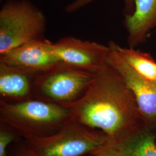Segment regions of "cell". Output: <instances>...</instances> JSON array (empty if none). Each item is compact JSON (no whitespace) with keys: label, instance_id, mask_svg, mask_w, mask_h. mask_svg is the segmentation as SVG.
<instances>
[{"label":"cell","instance_id":"obj_9","mask_svg":"<svg viewBox=\"0 0 156 156\" xmlns=\"http://www.w3.org/2000/svg\"><path fill=\"white\" fill-rule=\"evenodd\" d=\"M38 73L0 62L1 100L16 102L33 98L34 82Z\"/></svg>","mask_w":156,"mask_h":156},{"label":"cell","instance_id":"obj_2","mask_svg":"<svg viewBox=\"0 0 156 156\" xmlns=\"http://www.w3.org/2000/svg\"><path fill=\"white\" fill-rule=\"evenodd\" d=\"M71 118V108L54 102L31 98L0 100V122L24 140L43 138L55 133Z\"/></svg>","mask_w":156,"mask_h":156},{"label":"cell","instance_id":"obj_7","mask_svg":"<svg viewBox=\"0 0 156 156\" xmlns=\"http://www.w3.org/2000/svg\"><path fill=\"white\" fill-rule=\"evenodd\" d=\"M106 62L123 78L133 93L138 110L148 118L156 117V83L142 76L117 53L111 42Z\"/></svg>","mask_w":156,"mask_h":156},{"label":"cell","instance_id":"obj_5","mask_svg":"<svg viewBox=\"0 0 156 156\" xmlns=\"http://www.w3.org/2000/svg\"><path fill=\"white\" fill-rule=\"evenodd\" d=\"M95 72L59 62L37 73L33 98L70 106L86 93Z\"/></svg>","mask_w":156,"mask_h":156},{"label":"cell","instance_id":"obj_1","mask_svg":"<svg viewBox=\"0 0 156 156\" xmlns=\"http://www.w3.org/2000/svg\"><path fill=\"white\" fill-rule=\"evenodd\" d=\"M71 119L103 132L111 142L125 135L139 111L133 93L108 64L95 72L83 96L70 106Z\"/></svg>","mask_w":156,"mask_h":156},{"label":"cell","instance_id":"obj_8","mask_svg":"<svg viewBox=\"0 0 156 156\" xmlns=\"http://www.w3.org/2000/svg\"><path fill=\"white\" fill-rule=\"evenodd\" d=\"M53 43L45 39L20 45L0 55V62L26 71L41 72L59 62Z\"/></svg>","mask_w":156,"mask_h":156},{"label":"cell","instance_id":"obj_12","mask_svg":"<svg viewBox=\"0 0 156 156\" xmlns=\"http://www.w3.org/2000/svg\"><path fill=\"white\" fill-rule=\"evenodd\" d=\"M111 144L124 156H156L154 138L149 134L123 136Z\"/></svg>","mask_w":156,"mask_h":156},{"label":"cell","instance_id":"obj_16","mask_svg":"<svg viewBox=\"0 0 156 156\" xmlns=\"http://www.w3.org/2000/svg\"><path fill=\"white\" fill-rule=\"evenodd\" d=\"M91 156H124L117 149L114 147L111 142L100 150L93 153Z\"/></svg>","mask_w":156,"mask_h":156},{"label":"cell","instance_id":"obj_10","mask_svg":"<svg viewBox=\"0 0 156 156\" xmlns=\"http://www.w3.org/2000/svg\"><path fill=\"white\" fill-rule=\"evenodd\" d=\"M135 9L125 16L124 24L130 48L144 43L151 31L156 28V0H134Z\"/></svg>","mask_w":156,"mask_h":156},{"label":"cell","instance_id":"obj_14","mask_svg":"<svg viewBox=\"0 0 156 156\" xmlns=\"http://www.w3.org/2000/svg\"><path fill=\"white\" fill-rule=\"evenodd\" d=\"M95 0H75L66 6L65 10L67 13H73L82 8ZM124 2V16L131 15L135 9L134 0H123Z\"/></svg>","mask_w":156,"mask_h":156},{"label":"cell","instance_id":"obj_6","mask_svg":"<svg viewBox=\"0 0 156 156\" xmlns=\"http://www.w3.org/2000/svg\"><path fill=\"white\" fill-rule=\"evenodd\" d=\"M60 62L74 67L96 71L106 64L109 46L72 37L58 40L53 45Z\"/></svg>","mask_w":156,"mask_h":156},{"label":"cell","instance_id":"obj_15","mask_svg":"<svg viewBox=\"0 0 156 156\" xmlns=\"http://www.w3.org/2000/svg\"><path fill=\"white\" fill-rule=\"evenodd\" d=\"M7 156H39L35 153L24 141L17 143L16 146L14 147L9 155Z\"/></svg>","mask_w":156,"mask_h":156},{"label":"cell","instance_id":"obj_13","mask_svg":"<svg viewBox=\"0 0 156 156\" xmlns=\"http://www.w3.org/2000/svg\"><path fill=\"white\" fill-rule=\"evenodd\" d=\"M20 137L12 128L1 123L0 127V156H7V147L12 142H16Z\"/></svg>","mask_w":156,"mask_h":156},{"label":"cell","instance_id":"obj_19","mask_svg":"<svg viewBox=\"0 0 156 156\" xmlns=\"http://www.w3.org/2000/svg\"></svg>","mask_w":156,"mask_h":156},{"label":"cell","instance_id":"obj_4","mask_svg":"<svg viewBox=\"0 0 156 156\" xmlns=\"http://www.w3.org/2000/svg\"><path fill=\"white\" fill-rule=\"evenodd\" d=\"M46 19L29 0H8L0 11V55L17 46L46 39Z\"/></svg>","mask_w":156,"mask_h":156},{"label":"cell","instance_id":"obj_3","mask_svg":"<svg viewBox=\"0 0 156 156\" xmlns=\"http://www.w3.org/2000/svg\"><path fill=\"white\" fill-rule=\"evenodd\" d=\"M24 141L39 156H91L111 142L100 130L71 118L54 134Z\"/></svg>","mask_w":156,"mask_h":156},{"label":"cell","instance_id":"obj_18","mask_svg":"<svg viewBox=\"0 0 156 156\" xmlns=\"http://www.w3.org/2000/svg\"></svg>","mask_w":156,"mask_h":156},{"label":"cell","instance_id":"obj_17","mask_svg":"<svg viewBox=\"0 0 156 156\" xmlns=\"http://www.w3.org/2000/svg\"><path fill=\"white\" fill-rule=\"evenodd\" d=\"M4 1V0H0V1H1V2H3Z\"/></svg>","mask_w":156,"mask_h":156},{"label":"cell","instance_id":"obj_11","mask_svg":"<svg viewBox=\"0 0 156 156\" xmlns=\"http://www.w3.org/2000/svg\"><path fill=\"white\" fill-rule=\"evenodd\" d=\"M110 42L117 53L130 67L142 76L156 83V61L151 54L135 48L122 47L113 41Z\"/></svg>","mask_w":156,"mask_h":156}]
</instances>
